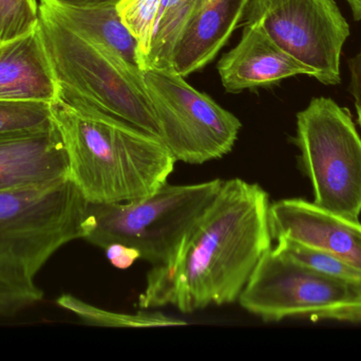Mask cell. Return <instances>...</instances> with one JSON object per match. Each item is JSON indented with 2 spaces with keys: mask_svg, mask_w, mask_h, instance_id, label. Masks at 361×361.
<instances>
[{
  "mask_svg": "<svg viewBox=\"0 0 361 361\" xmlns=\"http://www.w3.org/2000/svg\"><path fill=\"white\" fill-rule=\"evenodd\" d=\"M269 194L240 178L223 182L214 201L165 262L148 271L141 309L184 314L237 302L271 248Z\"/></svg>",
  "mask_w": 361,
  "mask_h": 361,
  "instance_id": "1",
  "label": "cell"
},
{
  "mask_svg": "<svg viewBox=\"0 0 361 361\" xmlns=\"http://www.w3.org/2000/svg\"><path fill=\"white\" fill-rule=\"evenodd\" d=\"M52 112L70 179L88 203L145 199L165 186L175 170L177 160L156 136L103 114L76 112L59 100Z\"/></svg>",
  "mask_w": 361,
  "mask_h": 361,
  "instance_id": "2",
  "label": "cell"
},
{
  "mask_svg": "<svg viewBox=\"0 0 361 361\" xmlns=\"http://www.w3.org/2000/svg\"><path fill=\"white\" fill-rule=\"evenodd\" d=\"M38 25L56 81L59 101L76 112L103 114L160 138L143 73L42 8Z\"/></svg>",
  "mask_w": 361,
  "mask_h": 361,
  "instance_id": "3",
  "label": "cell"
},
{
  "mask_svg": "<svg viewBox=\"0 0 361 361\" xmlns=\"http://www.w3.org/2000/svg\"><path fill=\"white\" fill-rule=\"evenodd\" d=\"M88 203L70 177L0 191V282L44 295L36 276L63 246L84 239Z\"/></svg>",
  "mask_w": 361,
  "mask_h": 361,
  "instance_id": "4",
  "label": "cell"
},
{
  "mask_svg": "<svg viewBox=\"0 0 361 361\" xmlns=\"http://www.w3.org/2000/svg\"><path fill=\"white\" fill-rule=\"evenodd\" d=\"M224 180L171 186L131 203H88L84 239L105 249L122 244L154 265L169 258L218 194Z\"/></svg>",
  "mask_w": 361,
  "mask_h": 361,
  "instance_id": "5",
  "label": "cell"
},
{
  "mask_svg": "<svg viewBox=\"0 0 361 361\" xmlns=\"http://www.w3.org/2000/svg\"><path fill=\"white\" fill-rule=\"evenodd\" d=\"M299 165L315 205L350 220L361 214V137L349 108L331 97L311 100L297 114Z\"/></svg>",
  "mask_w": 361,
  "mask_h": 361,
  "instance_id": "6",
  "label": "cell"
},
{
  "mask_svg": "<svg viewBox=\"0 0 361 361\" xmlns=\"http://www.w3.org/2000/svg\"><path fill=\"white\" fill-rule=\"evenodd\" d=\"M238 302L264 322L302 316L361 322L360 284L310 268L277 247L259 261Z\"/></svg>",
  "mask_w": 361,
  "mask_h": 361,
  "instance_id": "7",
  "label": "cell"
},
{
  "mask_svg": "<svg viewBox=\"0 0 361 361\" xmlns=\"http://www.w3.org/2000/svg\"><path fill=\"white\" fill-rule=\"evenodd\" d=\"M144 84L160 139L176 160L203 165L233 150L241 122L173 69L147 68Z\"/></svg>",
  "mask_w": 361,
  "mask_h": 361,
  "instance_id": "8",
  "label": "cell"
},
{
  "mask_svg": "<svg viewBox=\"0 0 361 361\" xmlns=\"http://www.w3.org/2000/svg\"><path fill=\"white\" fill-rule=\"evenodd\" d=\"M245 17L316 80L326 86L341 84L350 25L334 0H250Z\"/></svg>",
  "mask_w": 361,
  "mask_h": 361,
  "instance_id": "9",
  "label": "cell"
},
{
  "mask_svg": "<svg viewBox=\"0 0 361 361\" xmlns=\"http://www.w3.org/2000/svg\"><path fill=\"white\" fill-rule=\"evenodd\" d=\"M273 239H288L328 252L361 271V224L301 199L269 206Z\"/></svg>",
  "mask_w": 361,
  "mask_h": 361,
  "instance_id": "10",
  "label": "cell"
},
{
  "mask_svg": "<svg viewBox=\"0 0 361 361\" xmlns=\"http://www.w3.org/2000/svg\"><path fill=\"white\" fill-rule=\"evenodd\" d=\"M227 93L254 90L293 76H311L307 67L284 52L257 23H245L241 40L218 64Z\"/></svg>",
  "mask_w": 361,
  "mask_h": 361,
  "instance_id": "11",
  "label": "cell"
},
{
  "mask_svg": "<svg viewBox=\"0 0 361 361\" xmlns=\"http://www.w3.org/2000/svg\"><path fill=\"white\" fill-rule=\"evenodd\" d=\"M69 178L67 153L52 129L0 139V191L55 184Z\"/></svg>",
  "mask_w": 361,
  "mask_h": 361,
  "instance_id": "12",
  "label": "cell"
},
{
  "mask_svg": "<svg viewBox=\"0 0 361 361\" xmlns=\"http://www.w3.org/2000/svg\"><path fill=\"white\" fill-rule=\"evenodd\" d=\"M250 0H197L171 57L176 73L187 76L205 67L226 44Z\"/></svg>",
  "mask_w": 361,
  "mask_h": 361,
  "instance_id": "13",
  "label": "cell"
},
{
  "mask_svg": "<svg viewBox=\"0 0 361 361\" xmlns=\"http://www.w3.org/2000/svg\"><path fill=\"white\" fill-rule=\"evenodd\" d=\"M0 100L53 104L59 89L39 25L0 44Z\"/></svg>",
  "mask_w": 361,
  "mask_h": 361,
  "instance_id": "14",
  "label": "cell"
},
{
  "mask_svg": "<svg viewBox=\"0 0 361 361\" xmlns=\"http://www.w3.org/2000/svg\"><path fill=\"white\" fill-rule=\"evenodd\" d=\"M38 6L131 69L143 73V57L139 42L123 21L118 4L72 6L56 4L53 0H40Z\"/></svg>",
  "mask_w": 361,
  "mask_h": 361,
  "instance_id": "15",
  "label": "cell"
},
{
  "mask_svg": "<svg viewBox=\"0 0 361 361\" xmlns=\"http://www.w3.org/2000/svg\"><path fill=\"white\" fill-rule=\"evenodd\" d=\"M197 4V0H162L149 52L144 61V70L147 68L171 69L173 51Z\"/></svg>",
  "mask_w": 361,
  "mask_h": 361,
  "instance_id": "16",
  "label": "cell"
},
{
  "mask_svg": "<svg viewBox=\"0 0 361 361\" xmlns=\"http://www.w3.org/2000/svg\"><path fill=\"white\" fill-rule=\"evenodd\" d=\"M63 309L75 314L85 324L106 328H161V326H186L187 322L169 317L161 312L152 309L135 314L116 313L89 304L71 295H63L57 300Z\"/></svg>",
  "mask_w": 361,
  "mask_h": 361,
  "instance_id": "17",
  "label": "cell"
},
{
  "mask_svg": "<svg viewBox=\"0 0 361 361\" xmlns=\"http://www.w3.org/2000/svg\"><path fill=\"white\" fill-rule=\"evenodd\" d=\"M53 126L52 104L0 100V139L38 133Z\"/></svg>",
  "mask_w": 361,
  "mask_h": 361,
  "instance_id": "18",
  "label": "cell"
},
{
  "mask_svg": "<svg viewBox=\"0 0 361 361\" xmlns=\"http://www.w3.org/2000/svg\"><path fill=\"white\" fill-rule=\"evenodd\" d=\"M276 247L310 268L361 285V271L328 252L307 247L288 239H279Z\"/></svg>",
  "mask_w": 361,
  "mask_h": 361,
  "instance_id": "19",
  "label": "cell"
},
{
  "mask_svg": "<svg viewBox=\"0 0 361 361\" xmlns=\"http://www.w3.org/2000/svg\"><path fill=\"white\" fill-rule=\"evenodd\" d=\"M162 0H121L118 4L123 21L139 42L143 64L149 52Z\"/></svg>",
  "mask_w": 361,
  "mask_h": 361,
  "instance_id": "20",
  "label": "cell"
},
{
  "mask_svg": "<svg viewBox=\"0 0 361 361\" xmlns=\"http://www.w3.org/2000/svg\"><path fill=\"white\" fill-rule=\"evenodd\" d=\"M38 23L36 0H0V44L33 31Z\"/></svg>",
  "mask_w": 361,
  "mask_h": 361,
  "instance_id": "21",
  "label": "cell"
},
{
  "mask_svg": "<svg viewBox=\"0 0 361 361\" xmlns=\"http://www.w3.org/2000/svg\"><path fill=\"white\" fill-rule=\"evenodd\" d=\"M44 295L16 290L0 282V316L16 315L42 300Z\"/></svg>",
  "mask_w": 361,
  "mask_h": 361,
  "instance_id": "22",
  "label": "cell"
},
{
  "mask_svg": "<svg viewBox=\"0 0 361 361\" xmlns=\"http://www.w3.org/2000/svg\"><path fill=\"white\" fill-rule=\"evenodd\" d=\"M105 251L109 262L118 269L129 268L135 261L141 260L137 249L122 244H111L105 248Z\"/></svg>",
  "mask_w": 361,
  "mask_h": 361,
  "instance_id": "23",
  "label": "cell"
},
{
  "mask_svg": "<svg viewBox=\"0 0 361 361\" xmlns=\"http://www.w3.org/2000/svg\"><path fill=\"white\" fill-rule=\"evenodd\" d=\"M349 90L355 103L358 124L361 129V45L358 52L349 59Z\"/></svg>",
  "mask_w": 361,
  "mask_h": 361,
  "instance_id": "24",
  "label": "cell"
},
{
  "mask_svg": "<svg viewBox=\"0 0 361 361\" xmlns=\"http://www.w3.org/2000/svg\"><path fill=\"white\" fill-rule=\"evenodd\" d=\"M53 1L56 2V4H63V6H90L105 4H118L121 0H53Z\"/></svg>",
  "mask_w": 361,
  "mask_h": 361,
  "instance_id": "25",
  "label": "cell"
},
{
  "mask_svg": "<svg viewBox=\"0 0 361 361\" xmlns=\"http://www.w3.org/2000/svg\"><path fill=\"white\" fill-rule=\"evenodd\" d=\"M355 20H361V0H347Z\"/></svg>",
  "mask_w": 361,
  "mask_h": 361,
  "instance_id": "26",
  "label": "cell"
}]
</instances>
